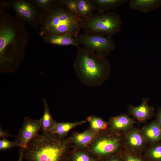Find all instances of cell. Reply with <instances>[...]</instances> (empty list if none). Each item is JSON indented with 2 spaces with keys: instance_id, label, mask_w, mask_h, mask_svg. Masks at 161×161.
I'll return each mask as SVG.
<instances>
[{
  "instance_id": "obj_1",
  "label": "cell",
  "mask_w": 161,
  "mask_h": 161,
  "mask_svg": "<svg viewBox=\"0 0 161 161\" xmlns=\"http://www.w3.org/2000/svg\"><path fill=\"white\" fill-rule=\"evenodd\" d=\"M0 3V73H14L24 59L30 36L26 22L13 17Z\"/></svg>"
},
{
  "instance_id": "obj_2",
  "label": "cell",
  "mask_w": 161,
  "mask_h": 161,
  "mask_svg": "<svg viewBox=\"0 0 161 161\" xmlns=\"http://www.w3.org/2000/svg\"><path fill=\"white\" fill-rule=\"evenodd\" d=\"M72 143L52 132L38 134L28 143L22 156L27 161H69Z\"/></svg>"
},
{
  "instance_id": "obj_4",
  "label": "cell",
  "mask_w": 161,
  "mask_h": 161,
  "mask_svg": "<svg viewBox=\"0 0 161 161\" xmlns=\"http://www.w3.org/2000/svg\"><path fill=\"white\" fill-rule=\"evenodd\" d=\"M83 19L72 12L63 2L58 0L55 6L45 13L39 35L42 38L52 35L69 34L77 39L82 29Z\"/></svg>"
},
{
  "instance_id": "obj_18",
  "label": "cell",
  "mask_w": 161,
  "mask_h": 161,
  "mask_svg": "<svg viewBox=\"0 0 161 161\" xmlns=\"http://www.w3.org/2000/svg\"><path fill=\"white\" fill-rule=\"evenodd\" d=\"M44 105L43 115L41 118V129L42 133L47 134L51 132L55 124L57 123L52 118L49 108L47 101L45 99L43 100Z\"/></svg>"
},
{
  "instance_id": "obj_12",
  "label": "cell",
  "mask_w": 161,
  "mask_h": 161,
  "mask_svg": "<svg viewBox=\"0 0 161 161\" xmlns=\"http://www.w3.org/2000/svg\"><path fill=\"white\" fill-rule=\"evenodd\" d=\"M108 123V128L110 129L123 133L134 126V124L138 123L127 114L112 117L109 119Z\"/></svg>"
},
{
  "instance_id": "obj_15",
  "label": "cell",
  "mask_w": 161,
  "mask_h": 161,
  "mask_svg": "<svg viewBox=\"0 0 161 161\" xmlns=\"http://www.w3.org/2000/svg\"><path fill=\"white\" fill-rule=\"evenodd\" d=\"M129 6L133 10L147 13L160 7L161 0H131Z\"/></svg>"
},
{
  "instance_id": "obj_8",
  "label": "cell",
  "mask_w": 161,
  "mask_h": 161,
  "mask_svg": "<svg viewBox=\"0 0 161 161\" xmlns=\"http://www.w3.org/2000/svg\"><path fill=\"white\" fill-rule=\"evenodd\" d=\"M77 40L80 44L96 54L106 57L116 49L112 37L96 34H80Z\"/></svg>"
},
{
  "instance_id": "obj_5",
  "label": "cell",
  "mask_w": 161,
  "mask_h": 161,
  "mask_svg": "<svg viewBox=\"0 0 161 161\" xmlns=\"http://www.w3.org/2000/svg\"><path fill=\"white\" fill-rule=\"evenodd\" d=\"M124 133L108 127L97 133L95 137L84 150L97 161H104L123 148Z\"/></svg>"
},
{
  "instance_id": "obj_9",
  "label": "cell",
  "mask_w": 161,
  "mask_h": 161,
  "mask_svg": "<svg viewBox=\"0 0 161 161\" xmlns=\"http://www.w3.org/2000/svg\"><path fill=\"white\" fill-rule=\"evenodd\" d=\"M41 118L34 120L28 117L24 119L23 125L18 134L15 136L14 141L19 147V157L29 142L38 134L41 129Z\"/></svg>"
},
{
  "instance_id": "obj_17",
  "label": "cell",
  "mask_w": 161,
  "mask_h": 161,
  "mask_svg": "<svg viewBox=\"0 0 161 161\" xmlns=\"http://www.w3.org/2000/svg\"><path fill=\"white\" fill-rule=\"evenodd\" d=\"M96 134L91 129H88L82 133H75L69 138L71 143L83 149L92 142Z\"/></svg>"
},
{
  "instance_id": "obj_29",
  "label": "cell",
  "mask_w": 161,
  "mask_h": 161,
  "mask_svg": "<svg viewBox=\"0 0 161 161\" xmlns=\"http://www.w3.org/2000/svg\"><path fill=\"white\" fill-rule=\"evenodd\" d=\"M157 120L161 129V106L159 107L155 114Z\"/></svg>"
},
{
  "instance_id": "obj_13",
  "label": "cell",
  "mask_w": 161,
  "mask_h": 161,
  "mask_svg": "<svg viewBox=\"0 0 161 161\" xmlns=\"http://www.w3.org/2000/svg\"><path fill=\"white\" fill-rule=\"evenodd\" d=\"M140 131L149 145L161 141V129L156 119L143 126Z\"/></svg>"
},
{
  "instance_id": "obj_10",
  "label": "cell",
  "mask_w": 161,
  "mask_h": 161,
  "mask_svg": "<svg viewBox=\"0 0 161 161\" xmlns=\"http://www.w3.org/2000/svg\"><path fill=\"white\" fill-rule=\"evenodd\" d=\"M123 133V148L134 153L143 154L148 144L140 129L133 126Z\"/></svg>"
},
{
  "instance_id": "obj_19",
  "label": "cell",
  "mask_w": 161,
  "mask_h": 161,
  "mask_svg": "<svg viewBox=\"0 0 161 161\" xmlns=\"http://www.w3.org/2000/svg\"><path fill=\"white\" fill-rule=\"evenodd\" d=\"M86 122L84 120L74 122L57 123L51 132L54 133L61 138H65L69 131L74 128Z\"/></svg>"
},
{
  "instance_id": "obj_28",
  "label": "cell",
  "mask_w": 161,
  "mask_h": 161,
  "mask_svg": "<svg viewBox=\"0 0 161 161\" xmlns=\"http://www.w3.org/2000/svg\"><path fill=\"white\" fill-rule=\"evenodd\" d=\"M104 161H123L119 152L109 157Z\"/></svg>"
},
{
  "instance_id": "obj_23",
  "label": "cell",
  "mask_w": 161,
  "mask_h": 161,
  "mask_svg": "<svg viewBox=\"0 0 161 161\" xmlns=\"http://www.w3.org/2000/svg\"><path fill=\"white\" fill-rule=\"evenodd\" d=\"M69 161H97L84 149L71 151Z\"/></svg>"
},
{
  "instance_id": "obj_11",
  "label": "cell",
  "mask_w": 161,
  "mask_h": 161,
  "mask_svg": "<svg viewBox=\"0 0 161 161\" xmlns=\"http://www.w3.org/2000/svg\"><path fill=\"white\" fill-rule=\"evenodd\" d=\"M149 99V98L143 99L141 104L138 106L129 104L127 107L128 114L140 123H145L152 118L155 114L154 107L148 103Z\"/></svg>"
},
{
  "instance_id": "obj_22",
  "label": "cell",
  "mask_w": 161,
  "mask_h": 161,
  "mask_svg": "<svg viewBox=\"0 0 161 161\" xmlns=\"http://www.w3.org/2000/svg\"><path fill=\"white\" fill-rule=\"evenodd\" d=\"M87 120L89 123L90 129L96 133L108 127V122L100 117L92 115L88 117Z\"/></svg>"
},
{
  "instance_id": "obj_30",
  "label": "cell",
  "mask_w": 161,
  "mask_h": 161,
  "mask_svg": "<svg viewBox=\"0 0 161 161\" xmlns=\"http://www.w3.org/2000/svg\"><path fill=\"white\" fill-rule=\"evenodd\" d=\"M13 136L10 134L6 131L3 130L0 127V138H4L6 137H7L10 136Z\"/></svg>"
},
{
  "instance_id": "obj_6",
  "label": "cell",
  "mask_w": 161,
  "mask_h": 161,
  "mask_svg": "<svg viewBox=\"0 0 161 161\" xmlns=\"http://www.w3.org/2000/svg\"><path fill=\"white\" fill-rule=\"evenodd\" d=\"M122 21L120 15L113 12L93 13L89 19H83L82 29L87 34L112 37L121 30Z\"/></svg>"
},
{
  "instance_id": "obj_25",
  "label": "cell",
  "mask_w": 161,
  "mask_h": 161,
  "mask_svg": "<svg viewBox=\"0 0 161 161\" xmlns=\"http://www.w3.org/2000/svg\"><path fill=\"white\" fill-rule=\"evenodd\" d=\"M34 2L44 13L49 11L56 4L58 0H33Z\"/></svg>"
},
{
  "instance_id": "obj_7",
  "label": "cell",
  "mask_w": 161,
  "mask_h": 161,
  "mask_svg": "<svg viewBox=\"0 0 161 161\" xmlns=\"http://www.w3.org/2000/svg\"><path fill=\"white\" fill-rule=\"evenodd\" d=\"M0 3L6 7L13 8L15 16L27 22L33 28L40 26L45 13L36 5L33 0H1Z\"/></svg>"
},
{
  "instance_id": "obj_21",
  "label": "cell",
  "mask_w": 161,
  "mask_h": 161,
  "mask_svg": "<svg viewBox=\"0 0 161 161\" xmlns=\"http://www.w3.org/2000/svg\"><path fill=\"white\" fill-rule=\"evenodd\" d=\"M143 155L149 161H161V141L147 146Z\"/></svg>"
},
{
  "instance_id": "obj_14",
  "label": "cell",
  "mask_w": 161,
  "mask_h": 161,
  "mask_svg": "<svg viewBox=\"0 0 161 161\" xmlns=\"http://www.w3.org/2000/svg\"><path fill=\"white\" fill-rule=\"evenodd\" d=\"M47 43L58 46H73L80 48L77 40L69 34L54 35L45 37L42 38Z\"/></svg>"
},
{
  "instance_id": "obj_16",
  "label": "cell",
  "mask_w": 161,
  "mask_h": 161,
  "mask_svg": "<svg viewBox=\"0 0 161 161\" xmlns=\"http://www.w3.org/2000/svg\"><path fill=\"white\" fill-rule=\"evenodd\" d=\"M95 10L100 12L108 11L118 8L129 1L128 0H90Z\"/></svg>"
},
{
  "instance_id": "obj_31",
  "label": "cell",
  "mask_w": 161,
  "mask_h": 161,
  "mask_svg": "<svg viewBox=\"0 0 161 161\" xmlns=\"http://www.w3.org/2000/svg\"><path fill=\"white\" fill-rule=\"evenodd\" d=\"M23 158L22 157H19L18 161H23Z\"/></svg>"
},
{
  "instance_id": "obj_20",
  "label": "cell",
  "mask_w": 161,
  "mask_h": 161,
  "mask_svg": "<svg viewBox=\"0 0 161 161\" xmlns=\"http://www.w3.org/2000/svg\"><path fill=\"white\" fill-rule=\"evenodd\" d=\"M78 16L83 19H89L95 10L90 0H76Z\"/></svg>"
},
{
  "instance_id": "obj_26",
  "label": "cell",
  "mask_w": 161,
  "mask_h": 161,
  "mask_svg": "<svg viewBox=\"0 0 161 161\" xmlns=\"http://www.w3.org/2000/svg\"><path fill=\"white\" fill-rule=\"evenodd\" d=\"M16 147H19V145L14 141H10L6 138H2L0 140V151L9 150Z\"/></svg>"
},
{
  "instance_id": "obj_24",
  "label": "cell",
  "mask_w": 161,
  "mask_h": 161,
  "mask_svg": "<svg viewBox=\"0 0 161 161\" xmlns=\"http://www.w3.org/2000/svg\"><path fill=\"white\" fill-rule=\"evenodd\" d=\"M119 153L123 161H149L143 154L134 153L123 148Z\"/></svg>"
},
{
  "instance_id": "obj_27",
  "label": "cell",
  "mask_w": 161,
  "mask_h": 161,
  "mask_svg": "<svg viewBox=\"0 0 161 161\" xmlns=\"http://www.w3.org/2000/svg\"><path fill=\"white\" fill-rule=\"evenodd\" d=\"M62 1L72 12L78 16L76 0H62Z\"/></svg>"
},
{
  "instance_id": "obj_3",
  "label": "cell",
  "mask_w": 161,
  "mask_h": 161,
  "mask_svg": "<svg viewBox=\"0 0 161 161\" xmlns=\"http://www.w3.org/2000/svg\"><path fill=\"white\" fill-rule=\"evenodd\" d=\"M73 66L81 82L91 87L102 85L109 78L111 71L106 57L85 47L78 49Z\"/></svg>"
}]
</instances>
